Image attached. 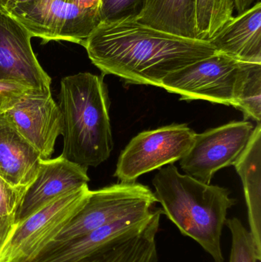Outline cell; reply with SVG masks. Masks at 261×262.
I'll use <instances>...</instances> for the list:
<instances>
[{"label":"cell","instance_id":"cell-1","mask_svg":"<svg viewBox=\"0 0 261 262\" xmlns=\"http://www.w3.org/2000/svg\"><path fill=\"white\" fill-rule=\"evenodd\" d=\"M82 46L104 75L158 87L170 74L216 53L209 41L176 36L133 18L100 23Z\"/></svg>","mask_w":261,"mask_h":262},{"label":"cell","instance_id":"cell-2","mask_svg":"<svg viewBox=\"0 0 261 262\" xmlns=\"http://www.w3.org/2000/svg\"><path fill=\"white\" fill-rule=\"evenodd\" d=\"M153 185L162 214L182 235L199 243L215 262H223L222 230L228 209L235 204L230 191L180 173L173 164L159 169Z\"/></svg>","mask_w":261,"mask_h":262},{"label":"cell","instance_id":"cell-3","mask_svg":"<svg viewBox=\"0 0 261 262\" xmlns=\"http://www.w3.org/2000/svg\"><path fill=\"white\" fill-rule=\"evenodd\" d=\"M59 107L64 137L61 156L87 168L105 162L113 140L104 78L82 72L63 78Z\"/></svg>","mask_w":261,"mask_h":262},{"label":"cell","instance_id":"cell-4","mask_svg":"<svg viewBox=\"0 0 261 262\" xmlns=\"http://www.w3.org/2000/svg\"><path fill=\"white\" fill-rule=\"evenodd\" d=\"M156 203L150 188L136 182L90 190L81 209L51 243L74 239L124 217L150 212Z\"/></svg>","mask_w":261,"mask_h":262},{"label":"cell","instance_id":"cell-5","mask_svg":"<svg viewBox=\"0 0 261 262\" xmlns=\"http://www.w3.org/2000/svg\"><path fill=\"white\" fill-rule=\"evenodd\" d=\"M88 185L55 199L29 218L15 225L0 251V262H28L55 240L88 195Z\"/></svg>","mask_w":261,"mask_h":262},{"label":"cell","instance_id":"cell-6","mask_svg":"<svg viewBox=\"0 0 261 262\" xmlns=\"http://www.w3.org/2000/svg\"><path fill=\"white\" fill-rule=\"evenodd\" d=\"M243 63L216 52L167 75L160 88L182 101L203 100L235 107Z\"/></svg>","mask_w":261,"mask_h":262},{"label":"cell","instance_id":"cell-7","mask_svg":"<svg viewBox=\"0 0 261 262\" xmlns=\"http://www.w3.org/2000/svg\"><path fill=\"white\" fill-rule=\"evenodd\" d=\"M196 134L184 124L139 133L121 152L115 177L121 183H134L144 174L179 161L191 147Z\"/></svg>","mask_w":261,"mask_h":262},{"label":"cell","instance_id":"cell-8","mask_svg":"<svg viewBox=\"0 0 261 262\" xmlns=\"http://www.w3.org/2000/svg\"><path fill=\"white\" fill-rule=\"evenodd\" d=\"M254 128L249 121H232L196 134L191 147L179 160L181 168L187 175L211 184L218 171L235 164Z\"/></svg>","mask_w":261,"mask_h":262},{"label":"cell","instance_id":"cell-9","mask_svg":"<svg viewBox=\"0 0 261 262\" xmlns=\"http://www.w3.org/2000/svg\"><path fill=\"white\" fill-rule=\"evenodd\" d=\"M3 115L42 160L50 159L63 128L62 114L52 92L29 89Z\"/></svg>","mask_w":261,"mask_h":262},{"label":"cell","instance_id":"cell-10","mask_svg":"<svg viewBox=\"0 0 261 262\" xmlns=\"http://www.w3.org/2000/svg\"><path fill=\"white\" fill-rule=\"evenodd\" d=\"M32 38L20 21L0 9V80L51 92L52 79L34 53Z\"/></svg>","mask_w":261,"mask_h":262},{"label":"cell","instance_id":"cell-11","mask_svg":"<svg viewBox=\"0 0 261 262\" xmlns=\"http://www.w3.org/2000/svg\"><path fill=\"white\" fill-rule=\"evenodd\" d=\"M89 181L87 167L61 155L55 159H41L36 177L26 189L15 214V225L63 194L87 185Z\"/></svg>","mask_w":261,"mask_h":262},{"label":"cell","instance_id":"cell-12","mask_svg":"<svg viewBox=\"0 0 261 262\" xmlns=\"http://www.w3.org/2000/svg\"><path fill=\"white\" fill-rule=\"evenodd\" d=\"M156 210L124 217L83 236L59 243H50L28 262H75L104 248L142 232Z\"/></svg>","mask_w":261,"mask_h":262},{"label":"cell","instance_id":"cell-13","mask_svg":"<svg viewBox=\"0 0 261 262\" xmlns=\"http://www.w3.org/2000/svg\"><path fill=\"white\" fill-rule=\"evenodd\" d=\"M209 42L236 61L261 64V3L233 17Z\"/></svg>","mask_w":261,"mask_h":262},{"label":"cell","instance_id":"cell-14","mask_svg":"<svg viewBox=\"0 0 261 262\" xmlns=\"http://www.w3.org/2000/svg\"><path fill=\"white\" fill-rule=\"evenodd\" d=\"M40 154L0 115V177L15 187L26 188L34 181Z\"/></svg>","mask_w":261,"mask_h":262},{"label":"cell","instance_id":"cell-15","mask_svg":"<svg viewBox=\"0 0 261 262\" xmlns=\"http://www.w3.org/2000/svg\"><path fill=\"white\" fill-rule=\"evenodd\" d=\"M245 191L250 233L261 260V124L254 128L248 146L235 164Z\"/></svg>","mask_w":261,"mask_h":262},{"label":"cell","instance_id":"cell-16","mask_svg":"<svg viewBox=\"0 0 261 262\" xmlns=\"http://www.w3.org/2000/svg\"><path fill=\"white\" fill-rule=\"evenodd\" d=\"M136 19L162 32L196 39V0H146Z\"/></svg>","mask_w":261,"mask_h":262},{"label":"cell","instance_id":"cell-17","mask_svg":"<svg viewBox=\"0 0 261 262\" xmlns=\"http://www.w3.org/2000/svg\"><path fill=\"white\" fill-rule=\"evenodd\" d=\"M162 209L137 235L104 248L75 262H158L156 235Z\"/></svg>","mask_w":261,"mask_h":262},{"label":"cell","instance_id":"cell-18","mask_svg":"<svg viewBox=\"0 0 261 262\" xmlns=\"http://www.w3.org/2000/svg\"><path fill=\"white\" fill-rule=\"evenodd\" d=\"M234 0H196V38L209 41L233 18Z\"/></svg>","mask_w":261,"mask_h":262},{"label":"cell","instance_id":"cell-19","mask_svg":"<svg viewBox=\"0 0 261 262\" xmlns=\"http://www.w3.org/2000/svg\"><path fill=\"white\" fill-rule=\"evenodd\" d=\"M245 121H261V64L243 63L236 91V107Z\"/></svg>","mask_w":261,"mask_h":262},{"label":"cell","instance_id":"cell-20","mask_svg":"<svg viewBox=\"0 0 261 262\" xmlns=\"http://www.w3.org/2000/svg\"><path fill=\"white\" fill-rule=\"evenodd\" d=\"M225 226L229 229L231 235L229 262L261 261L257 255L251 234L239 219H227Z\"/></svg>","mask_w":261,"mask_h":262},{"label":"cell","instance_id":"cell-21","mask_svg":"<svg viewBox=\"0 0 261 262\" xmlns=\"http://www.w3.org/2000/svg\"><path fill=\"white\" fill-rule=\"evenodd\" d=\"M146 0H101V21L136 18L144 9Z\"/></svg>","mask_w":261,"mask_h":262},{"label":"cell","instance_id":"cell-22","mask_svg":"<svg viewBox=\"0 0 261 262\" xmlns=\"http://www.w3.org/2000/svg\"><path fill=\"white\" fill-rule=\"evenodd\" d=\"M26 189L12 186L0 177V218L15 220Z\"/></svg>","mask_w":261,"mask_h":262},{"label":"cell","instance_id":"cell-23","mask_svg":"<svg viewBox=\"0 0 261 262\" xmlns=\"http://www.w3.org/2000/svg\"><path fill=\"white\" fill-rule=\"evenodd\" d=\"M29 89L18 83L0 80V115L11 108Z\"/></svg>","mask_w":261,"mask_h":262},{"label":"cell","instance_id":"cell-24","mask_svg":"<svg viewBox=\"0 0 261 262\" xmlns=\"http://www.w3.org/2000/svg\"><path fill=\"white\" fill-rule=\"evenodd\" d=\"M101 0H75L77 6L94 29L101 23Z\"/></svg>","mask_w":261,"mask_h":262},{"label":"cell","instance_id":"cell-25","mask_svg":"<svg viewBox=\"0 0 261 262\" xmlns=\"http://www.w3.org/2000/svg\"><path fill=\"white\" fill-rule=\"evenodd\" d=\"M33 2L34 0H4L0 5V9L9 15H13Z\"/></svg>","mask_w":261,"mask_h":262},{"label":"cell","instance_id":"cell-26","mask_svg":"<svg viewBox=\"0 0 261 262\" xmlns=\"http://www.w3.org/2000/svg\"><path fill=\"white\" fill-rule=\"evenodd\" d=\"M15 227L13 219L0 218V251L6 244Z\"/></svg>","mask_w":261,"mask_h":262},{"label":"cell","instance_id":"cell-27","mask_svg":"<svg viewBox=\"0 0 261 262\" xmlns=\"http://www.w3.org/2000/svg\"><path fill=\"white\" fill-rule=\"evenodd\" d=\"M257 0H234V4H235V9H237L238 12L242 13L244 11L251 8Z\"/></svg>","mask_w":261,"mask_h":262},{"label":"cell","instance_id":"cell-28","mask_svg":"<svg viewBox=\"0 0 261 262\" xmlns=\"http://www.w3.org/2000/svg\"><path fill=\"white\" fill-rule=\"evenodd\" d=\"M3 1H4V0H0V5H1V3H3Z\"/></svg>","mask_w":261,"mask_h":262}]
</instances>
